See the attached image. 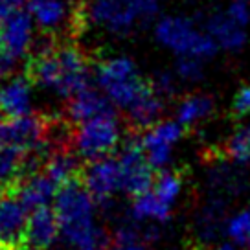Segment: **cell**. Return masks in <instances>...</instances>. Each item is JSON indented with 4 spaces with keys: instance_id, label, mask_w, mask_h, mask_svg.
<instances>
[{
    "instance_id": "obj_1",
    "label": "cell",
    "mask_w": 250,
    "mask_h": 250,
    "mask_svg": "<svg viewBox=\"0 0 250 250\" xmlns=\"http://www.w3.org/2000/svg\"><path fill=\"white\" fill-rule=\"evenodd\" d=\"M26 78L41 88L52 90L70 102L78 94L92 88L94 74L83 52L74 44H61L41 50L26 64Z\"/></svg>"
},
{
    "instance_id": "obj_2",
    "label": "cell",
    "mask_w": 250,
    "mask_h": 250,
    "mask_svg": "<svg viewBox=\"0 0 250 250\" xmlns=\"http://www.w3.org/2000/svg\"><path fill=\"white\" fill-rule=\"evenodd\" d=\"M55 215L62 239L76 250H109L112 237L96 225V201L81 177L59 188Z\"/></svg>"
},
{
    "instance_id": "obj_3",
    "label": "cell",
    "mask_w": 250,
    "mask_h": 250,
    "mask_svg": "<svg viewBox=\"0 0 250 250\" xmlns=\"http://www.w3.org/2000/svg\"><path fill=\"white\" fill-rule=\"evenodd\" d=\"M120 134L122 129L118 114L100 116L76 127L72 146L81 160L92 164L103 158H109L120 142Z\"/></svg>"
},
{
    "instance_id": "obj_4",
    "label": "cell",
    "mask_w": 250,
    "mask_h": 250,
    "mask_svg": "<svg viewBox=\"0 0 250 250\" xmlns=\"http://www.w3.org/2000/svg\"><path fill=\"white\" fill-rule=\"evenodd\" d=\"M118 164L122 173V191L131 197H140L153 189L155 177L153 167L149 166L140 136H129L118 155Z\"/></svg>"
},
{
    "instance_id": "obj_5",
    "label": "cell",
    "mask_w": 250,
    "mask_h": 250,
    "mask_svg": "<svg viewBox=\"0 0 250 250\" xmlns=\"http://www.w3.org/2000/svg\"><path fill=\"white\" fill-rule=\"evenodd\" d=\"M156 39L164 46L171 48L173 52L182 57H204L213 54L215 44L208 37L201 35L191 26L189 21L180 17H167L156 26Z\"/></svg>"
},
{
    "instance_id": "obj_6",
    "label": "cell",
    "mask_w": 250,
    "mask_h": 250,
    "mask_svg": "<svg viewBox=\"0 0 250 250\" xmlns=\"http://www.w3.org/2000/svg\"><path fill=\"white\" fill-rule=\"evenodd\" d=\"M46 131L48 120L35 114L22 118L0 116V146L19 149L22 153L46 151L44 147Z\"/></svg>"
},
{
    "instance_id": "obj_7",
    "label": "cell",
    "mask_w": 250,
    "mask_h": 250,
    "mask_svg": "<svg viewBox=\"0 0 250 250\" xmlns=\"http://www.w3.org/2000/svg\"><path fill=\"white\" fill-rule=\"evenodd\" d=\"M24 204L15 193L0 195V250H28V223Z\"/></svg>"
},
{
    "instance_id": "obj_8",
    "label": "cell",
    "mask_w": 250,
    "mask_h": 250,
    "mask_svg": "<svg viewBox=\"0 0 250 250\" xmlns=\"http://www.w3.org/2000/svg\"><path fill=\"white\" fill-rule=\"evenodd\" d=\"M182 133L184 127L179 122H158L140 136L146 158L153 169H164L169 164L171 149L182 138Z\"/></svg>"
},
{
    "instance_id": "obj_9",
    "label": "cell",
    "mask_w": 250,
    "mask_h": 250,
    "mask_svg": "<svg viewBox=\"0 0 250 250\" xmlns=\"http://www.w3.org/2000/svg\"><path fill=\"white\" fill-rule=\"evenodd\" d=\"M83 15H85V22L88 19L96 26H102L116 35L129 33L138 19L124 0H92L88 6L83 8Z\"/></svg>"
},
{
    "instance_id": "obj_10",
    "label": "cell",
    "mask_w": 250,
    "mask_h": 250,
    "mask_svg": "<svg viewBox=\"0 0 250 250\" xmlns=\"http://www.w3.org/2000/svg\"><path fill=\"white\" fill-rule=\"evenodd\" d=\"M83 184L90 191L94 201L100 204H109L110 197L122 189V173L118 158H103L83 167Z\"/></svg>"
},
{
    "instance_id": "obj_11",
    "label": "cell",
    "mask_w": 250,
    "mask_h": 250,
    "mask_svg": "<svg viewBox=\"0 0 250 250\" xmlns=\"http://www.w3.org/2000/svg\"><path fill=\"white\" fill-rule=\"evenodd\" d=\"M28 13L31 15L33 22L48 33H55L57 30H61L66 21L76 30H81V26L85 24L83 8L68 11L64 0H28Z\"/></svg>"
},
{
    "instance_id": "obj_12",
    "label": "cell",
    "mask_w": 250,
    "mask_h": 250,
    "mask_svg": "<svg viewBox=\"0 0 250 250\" xmlns=\"http://www.w3.org/2000/svg\"><path fill=\"white\" fill-rule=\"evenodd\" d=\"M109 114H118L116 107L112 105L109 98L96 88H88L85 92L78 94L72 98L66 105V122L72 125H81L100 116H109Z\"/></svg>"
},
{
    "instance_id": "obj_13",
    "label": "cell",
    "mask_w": 250,
    "mask_h": 250,
    "mask_svg": "<svg viewBox=\"0 0 250 250\" xmlns=\"http://www.w3.org/2000/svg\"><path fill=\"white\" fill-rule=\"evenodd\" d=\"M4 30V52L15 59H24L31 46V31H33V19L28 9L17 11L2 22Z\"/></svg>"
},
{
    "instance_id": "obj_14",
    "label": "cell",
    "mask_w": 250,
    "mask_h": 250,
    "mask_svg": "<svg viewBox=\"0 0 250 250\" xmlns=\"http://www.w3.org/2000/svg\"><path fill=\"white\" fill-rule=\"evenodd\" d=\"M31 83L26 76L11 78L0 88V116L22 118L30 116L31 110Z\"/></svg>"
},
{
    "instance_id": "obj_15",
    "label": "cell",
    "mask_w": 250,
    "mask_h": 250,
    "mask_svg": "<svg viewBox=\"0 0 250 250\" xmlns=\"http://www.w3.org/2000/svg\"><path fill=\"white\" fill-rule=\"evenodd\" d=\"M57 184L48 177L44 171H39L31 175L28 179L21 182V186L15 189L17 199L24 204L26 210H41V208H48L50 201H55L57 191L55 189Z\"/></svg>"
},
{
    "instance_id": "obj_16",
    "label": "cell",
    "mask_w": 250,
    "mask_h": 250,
    "mask_svg": "<svg viewBox=\"0 0 250 250\" xmlns=\"http://www.w3.org/2000/svg\"><path fill=\"white\" fill-rule=\"evenodd\" d=\"M28 153L0 146V189L2 193H15L24 179L31 177Z\"/></svg>"
},
{
    "instance_id": "obj_17",
    "label": "cell",
    "mask_w": 250,
    "mask_h": 250,
    "mask_svg": "<svg viewBox=\"0 0 250 250\" xmlns=\"http://www.w3.org/2000/svg\"><path fill=\"white\" fill-rule=\"evenodd\" d=\"M57 234H61V227L55 210L50 208L35 210L30 215L28 223L26 247L28 250H48L57 239Z\"/></svg>"
},
{
    "instance_id": "obj_18",
    "label": "cell",
    "mask_w": 250,
    "mask_h": 250,
    "mask_svg": "<svg viewBox=\"0 0 250 250\" xmlns=\"http://www.w3.org/2000/svg\"><path fill=\"white\" fill-rule=\"evenodd\" d=\"M227 206V203L208 197L206 204H203L201 210L197 211L195 221H193V232L201 243H213L217 239L219 232H225V225L228 219Z\"/></svg>"
},
{
    "instance_id": "obj_19",
    "label": "cell",
    "mask_w": 250,
    "mask_h": 250,
    "mask_svg": "<svg viewBox=\"0 0 250 250\" xmlns=\"http://www.w3.org/2000/svg\"><path fill=\"white\" fill-rule=\"evenodd\" d=\"M247 188L245 177L239 169L230 166H217L208 175V193L210 199H217L227 203L234 197L241 195Z\"/></svg>"
},
{
    "instance_id": "obj_20",
    "label": "cell",
    "mask_w": 250,
    "mask_h": 250,
    "mask_svg": "<svg viewBox=\"0 0 250 250\" xmlns=\"http://www.w3.org/2000/svg\"><path fill=\"white\" fill-rule=\"evenodd\" d=\"M42 171L61 188L70 180L79 179L83 173V166H81V158L78 156V153L70 147L52 153L42 166Z\"/></svg>"
},
{
    "instance_id": "obj_21",
    "label": "cell",
    "mask_w": 250,
    "mask_h": 250,
    "mask_svg": "<svg viewBox=\"0 0 250 250\" xmlns=\"http://www.w3.org/2000/svg\"><path fill=\"white\" fill-rule=\"evenodd\" d=\"M138 76L140 74H138L134 61L129 57H124V55L105 59L94 70V81L102 86L103 90H107L112 85H120V83H125L129 79L138 78Z\"/></svg>"
},
{
    "instance_id": "obj_22",
    "label": "cell",
    "mask_w": 250,
    "mask_h": 250,
    "mask_svg": "<svg viewBox=\"0 0 250 250\" xmlns=\"http://www.w3.org/2000/svg\"><path fill=\"white\" fill-rule=\"evenodd\" d=\"M173 208L162 203L155 191L134 197L131 206V219L138 225H164L171 217Z\"/></svg>"
},
{
    "instance_id": "obj_23",
    "label": "cell",
    "mask_w": 250,
    "mask_h": 250,
    "mask_svg": "<svg viewBox=\"0 0 250 250\" xmlns=\"http://www.w3.org/2000/svg\"><path fill=\"white\" fill-rule=\"evenodd\" d=\"M225 235L228 237V243L243 250H250V204L228 215Z\"/></svg>"
},
{
    "instance_id": "obj_24",
    "label": "cell",
    "mask_w": 250,
    "mask_h": 250,
    "mask_svg": "<svg viewBox=\"0 0 250 250\" xmlns=\"http://www.w3.org/2000/svg\"><path fill=\"white\" fill-rule=\"evenodd\" d=\"M109 250H155V249L144 237L140 225L134 223V221H129V223H124L114 232Z\"/></svg>"
},
{
    "instance_id": "obj_25",
    "label": "cell",
    "mask_w": 250,
    "mask_h": 250,
    "mask_svg": "<svg viewBox=\"0 0 250 250\" xmlns=\"http://www.w3.org/2000/svg\"><path fill=\"white\" fill-rule=\"evenodd\" d=\"M211 112V100L206 96H188L179 105L177 110V122L182 127H191L201 122Z\"/></svg>"
},
{
    "instance_id": "obj_26",
    "label": "cell",
    "mask_w": 250,
    "mask_h": 250,
    "mask_svg": "<svg viewBox=\"0 0 250 250\" xmlns=\"http://www.w3.org/2000/svg\"><path fill=\"white\" fill-rule=\"evenodd\" d=\"M153 191L162 203L173 208L182 193V177L177 171H160V175L155 179Z\"/></svg>"
},
{
    "instance_id": "obj_27",
    "label": "cell",
    "mask_w": 250,
    "mask_h": 250,
    "mask_svg": "<svg viewBox=\"0 0 250 250\" xmlns=\"http://www.w3.org/2000/svg\"><path fill=\"white\" fill-rule=\"evenodd\" d=\"M210 30L219 39V42L228 48L239 46L245 41V33L241 31L239 24L232 21L230 17H213L210 22Z\"/></svg>"
},
{
    "instance_id": "obj_28",
    "label": "cell",
    "mask_w": 250,
    "mask_h": 250,
    "mask_svg": "<svg viewBox=\"0 0 250 250\" xmlns=\"http://www.w3.org/2000/svg\"><path fill=\"white\" fill-rule=\"evenodd\" d=\"M225 156L234 164H247L250 162V129L243 127L237 129L225 144Z\"/></svg>"
},
{
    "instance_id": "obj_29",
    "label": "cell",
    "mask_w": 250,
    "mask_h": 250,
    "mask_svg": "<svg viewBox=\"0 0 250 250\" xmlns=\"http://www.w3.org/2000/svg\"><path fill=\"white\" fill-rule=\"evenodd\" d=\"M250 112V83L243 85L239 92L235 94L234 103H232V116L243 118Z\"/></svg>"
},
{
    "instance_id": "obj_30",
    "label": "cell",
    "mask_w": 250,
    "mask_h": 250,
    "mask_svg": "<svg viewBox=\"0 0 250 250\" xmlns=\"http://www.w3.org/2000/svg\"><path fill=\"white\" fill-rule=\"evenodd\" d=\"M138 19H151L158 11V0H124Z\"/></svg>"
},
{
    "instance_id": "obj_31",
    "label": "cell",
    "mask_w": 250,
    "mask_h": 250,
    "mask_svg": "<svg viewBox=\"0 0 250 250\" xmlns=\"http://www.w3.org/2000/svg\"><path fill=\"white\" fill-rule=\"evenodd\" d=\"M177 70L182 78H195L199 76V62L195 57H180L179 64H177Z\"/></svg>"
},
{
    "instance_id": "obj_32",
    "label": "cell",
    "mask_w": 250,
    "mask_h": 250,
    "mask_svg": "<svg viewBox=\"0 0 250 250\" xmlns=\"http://www.w3.org/2000/svg\"><path fill=\"white\" fill-rule=\"evenodd\" d=\"M228 17H230L232 21H235L239 26L247 24V21H249V6H247L243 0H237V2H234V4L230 6Z\"/></svg>"
},
{
    "instance_id": "obj_33",
    "label": "cell",
    "mask_w": 250,
    "mask_h": 250,
    "mask_svg": "<svg viewBox=\"0 0 250 250\" xmlns=\"http://www.w3.org/2000/svg\"><path fill=\"white\" fill-rule=\"evenodd\" d=\"M211 250H243L239 249V247H235V245H232V243H221V245H217V247H213Z\"/></svg>"
},
{
    "instance_id": "obj_34",
    "label": "cell",
    "mask_w": 250,
    "mask_h": 250,
    "mask_svg": "<svg viewBox=\"0 0 250 250\" xmlns=\"http://www.w3.org/2000/svg\"><path fill=\"white\" fill-rule=\"evenodd\" d=\"M4 50V30H2V22H0V52Z\"/></svg>"
},
{
    "instance_id": "obj_35",
    "label": "cell",
    "mask_w": 250,
    "mask_h": 250,
    "mask_svg": "<svg viewBox=\"0 0 250 250\" xmlns=\"http://www.w3.org/2000/svg\"><path fill=\"white\" fill-rule=\"evenodd\" d=\"M0 195H4V193H2V189H0Z\"/></svg>"
}]
</instances>
